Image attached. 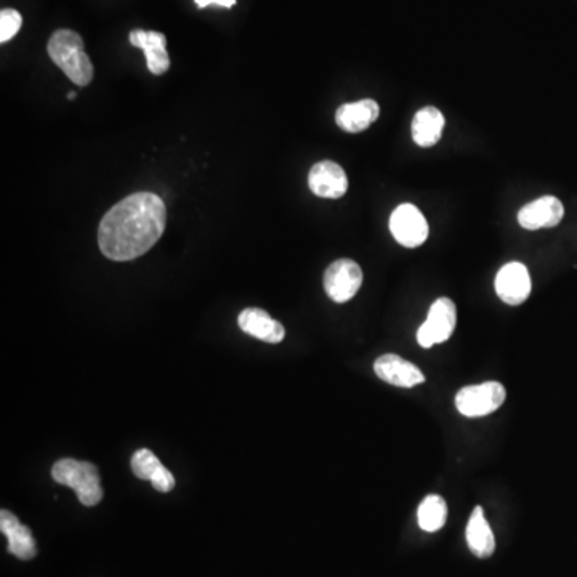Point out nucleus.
<instances>
[{
    "instance_id": "2",
    "label": "nucleus",
    "mask_w": 577,
    "mask_h": 577,
    "mask_svg": "<svg viewBox=\"0 0 577 577\" xmlns=\"http://www.w3.org/2000/svg\"><path fill=\"white\" fill-rule=\"evenodd\" d=\"M50 60L66 74L69 81L85 87L93 79V65L85 53L82 37L71 29H58L47 45Z\"/></svg>"
},
{
    "instance_id": "11",
    "label": "nucleus",
    "mask_w": 577,
    "mask_h": 577,
    "mask_svg": "<svg viewBox=\"0 0 577 577\" xmlns=\"http://www.w3.org/2000/svg\"><path fill=\"white\" fill-rule=\"evenodd\" d=\"M374 372L380 380L393 387L412 388L425 382L424 372L420 371L416 364L409 363L393 353L377 358Z\"/></svg>"
},
{
    "instance_id": "9",
    "label": "nucleus",
    "mask_w": 577,
    "mask_h": 577,
    "mask_svg": "<svg viewBox=\"0 0 577 577\" xmlns=\"http://www.w3.org/2000/svg\"><path fill=\"white\" fill-rule=\"evenodd\" d=\"M308 186L319 198L340 199L348 190L347 174L337 162L321 161L311 167Z\"/></svg>"
},
{
    "instance_id": "17",
    "label": "nucleus",
    "mask_w": 577,
    "mask_h": 577,
    "mask_svg": "<svg viewBox=\"0 0 577 577\" xmlns=\"http://www.w3.org/2000/svg\"><path fill=\"white\" fill-rule=\"evenodd\" d=\"M444 116L435 106H425L417 111L412 121V140L420 148H432L440 142L444 130Z\"/></svg>"
},
{
    "instance_id": "6",
    "label": "nucleus",
    "mask_w": 577,
    "mask_h": 577,
    "mask_svg": "<svg viewBox=\"0 0 577 577\" xmlns=\"http://www.w3.org/2000/svg\"><path fill=\"white\" fill-rule=\"evenodd\" d=\"M363 286V270L355 260H335L324 273V291L335 303L352 300Z\"/></svg>"
},
{
    "instance_id": "23",
    "label": "nucleus",
    "mask_w": 577,
    "mask_h": 577,
    "mask_svg": "<svg viewBox=\"0 0 577 577\" xmlns=\"http://www.w3.org/2000/svg\"><path fill=\"white\" fill-rule=\"evenodd\" d=\"M66 97H68V100H74V98H76V92H69Z\"/></svg>"
},
{
    "instance_id": "10",
    "label": "nucleus",
    "mask_w": 577,
    "mask_h": 577,
    "mask_svg": "<svg viewBox=\"0 0 577 577\" xmlns=\"http://www.w3.org/2000/svg\"><path fill=\"white\" fill-rule=\"evenodd\" d=\"M563 217H565L563 202L555 196H544L521 207L518 212V223L525 230L534 231L560 225Z\"/></svg>"
},
{
    "instance_id": "15",
    "label": "nucleus",
    "mask_w": 577,
    "mask_h": 577,
    "mask_svg": "<svg viewBox=\"0 0 577 577\" xmlns=\"http://www.w3.org/2000/svg\"><path fill=\"white\" fill-rule=\"evenodd\" d=\"M0 529L9 539V552L20 560H33L37 555L36 541L28 526L21 525L12 512H0Z\"/></svg>"
},
{
    "instance_id": "20",
    "label": "nucleus",
    "mask_w": 577,
    "mask_h": 577,
    "mask_svg": "<svg viewBox=\"0 0 577 577\" xmlns=\"http://www.w3.org/2000/svg\"><path fill=\"white\" fill-rule=\"evenodd\" d=\"M23 25L21 13L13 9H4L0 12V42L12 41L13 37L20 33Z\"/></svg>"
},
{
    "instance_id": "12",
    "label": "nucleus",
    "mask_w": 577,
    "mask_h": 577,
    "mask_svg": "<svg viewBox=\"0 0 577 577\" xmlns=\"http://www.w3.org/2000/svg\"><path fill=\"white\" fill-rule=\"evenodd\" d=\"M129 41L137 49L143 50L146 65L154 76L167 73V69L170 68V58L169 53H167V39L164 34L135 29L130 33Z\"/></svg>"
},
{
    "instance_id": "14",
    "label": "nucleus",
    "mask_w": 577,
    "mask_h": 577,
    "mask_svg": "<svg viewBox=\"0 0 577 577\" xmlns=\"http://www.w3.org/2000/svg\"><path fill=\"white\" fill-rule=\"evenodd\" d=\"M238 324L246 334L267 343H281L286 337L283 324L271 318L260 308H246L241 311Z\"/></svg>"
},
{
    "instance_id": "5",
    "label": "nucleus",
    "mask_w": 577,
    "mask_h": 577,
    "mask_svg": "<svg viewBox=\"0 0 577 577\" xmlns=\"http://www.w3.org/2000/svg\"><path fill=\"white\" fill-rule=\"evenodd\" d=\"M456 303L448 297H441L428 310L425 323L417 331V342L422 348H432L433 345L446 342L456 329Z\"/></svg>"
},
{
    "instance_id": "13",
    "label": "nucleus",
    "mask_w": 577,
    "mask_h": 577,
    "mask_svg": "<svg viewBox=\"0 0 577 577\" xmlns=\"http://www.w3.org/2000/svg\"><path fill=\"white\" fill-rule=\"evenodd\" d=\"M380 106L376 100L364 98L355 103H345L335 113V122L348 134H360L379 119Z\"/></svg>"
},
{
    "instance_id": "21",
    "label": "nucleus",
    "mask_w": 577,
    "mask_h": 577,
    "mask_svg": "<svg viewBox=\"0 0 577 577\" xmlns=\"http://www.w3.org/2000/svg\"><path fill=\"white\" fill-rule=\"evenodd\" d=\"M151 485L159 493H169L175 486L174 475L162 465L161 469L154 473V477L151 478Z\"/></svg>"
},
{
    "instance_id": "22",
    "label": "nucleus",
    "mask_w": 577,
    "mask_h": 577,
    "mask_svg": "<svg viewBox=\"0 0 577 577\" xmlns=\"http://www.w3.org/2000/svg\"><path fill=\"white\" fill-rule=\"evenodd\" d=\"M199 9H206L209 5H220V7H225V9H231L235 7L236 0H194Z\"/></svg>"
},
{
    "instance_id": "8",
    "label": "nucleus",
    "mask_w": 577,
    "mask_h": 577,
    "mask_svg": "<svg viewBox=\"0 0 577 577\" xmlns=\"http://www.w3.org/2000/svg\"><path fill=\"white\" fill-rule=\"evenodd\" d=\"M494 286L502 302L510 307H518L528 300L533 284H531L528 268L523 263L512 262L499 270Z\"/></svg>"
},
{
    "instance_id": "7",
    "label": "nucleus",
    "mask_w": 577,
    "mask_h": 577,
    "mask_svg": "<svg viewBox=\"0 0 577 577\" xmlns=\"http://www.w3.org/2000/svg\"><path fill=\"white\" fill-rule=\"evenodd\" d=\"M390 231L396 243L414 249L427 241L428 223L416 206L400 204L390 217Z\"/></svg>"
},
{
    "instance_id": "1",
    "label": "nucleus",
    "mask_w": 577,
    "mask_h": 577,
    "mask_svg": "<svg viewBox=\"0 0 577 577\" xmlns=\"http://www.w3.org/2000/svg\"><path fill=\"white\" fill-rule=\"evenodd\" d=\"M166 223V204L158 194H130L101 218L98 246L106 259L114 262L138 259L158 243Z\"/></svg>"
},
{
    "instance_id": "4",
    "label": "nucleus",
    "mask_w": 577,
    "mask_h": 577,
    "mask_svg": "<svg viewBox=\"0 0 577 577\" xmlns=\"http://www.w3.org/2000/svg\"><path fill=\"white\" fill-rule=\"evenodd\" d=\"M507 398V390L501 382L469 385L456 395L457 411L465 417H485L501 408Z\"/></svg>"
},
{
    "instance_id": "18",
    "label": "nucleus",
    "mask_w": 577,
    "mask_h": 577,
    "mask_svg": "<svg viewBox=\"0 0 577 577\" xmlns=\"http://www.w3.org/2000/svg\"><path fill=\"white\" fill-rule=\"evenodd\" d=\"M448 520V505L443 497L438 494H430L425 497L417 509V521L425 533L440 531Z\"/></svg>"
},
{
    "instance_id": "19",
    "label": "nucleus",
    "mask_w": 577,
    "mask_h": 577,
    "mask_svg": "<svg viewBox=\"0 0 577 577\" xmlns=\"http://www.w3.org/2000/svg\"><path fill=\"white\" fill-rule=\"evenodd\" d=\"M130 464H132V472L135 473V477L150 481L154 477V473L162 467L161 460L150 449H138L132 456Z\"/></svg>"
},
{
    "instance_id": "16",
    "label": "nucleus",
    "mask_w": 577,
    "mask_h": 577,
    "mask_svg": "<svg viewBox=\"0 0 577 577\" xmlns=\"http://www.w3.org/2000/svg\"><path fill=\"white\" fill-rule=\"evenodd\" d=\"M465 537H467V545L475 557L489 558L496 550V537H494L493 529L486 520L485 510L480 505L475 507L472 515H470L467 529H465Z\"/></svg>"
},
{
    "instance_id": "3",
    "label": "nucleus",
    "mask_w": 577,
    "mask_h": 577,
    "mask_svg": "<svg viewBox=\"0 0 577 577\" xmlns=\"http://www.w3.org/2000/svg\"><path fill=\"white\" fill-rule=\"evenodd\" d=\"M53 480L74 489L82 505L93 507L103 499L100 475L95 465L76 459H61L52 469Z\"/></svg>"
}]
</instances>
